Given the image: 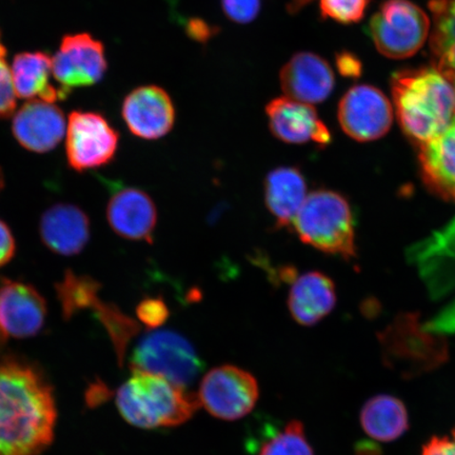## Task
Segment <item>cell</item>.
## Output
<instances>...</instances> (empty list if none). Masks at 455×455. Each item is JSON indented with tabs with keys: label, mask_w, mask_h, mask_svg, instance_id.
<instances>
[{
	"label": "cell",
	"mask_w": 455,
	"mask_h": 455,
	"mask_svg": "<svg viewBox=\"0 0 455 455\" xmlns=\"http://www.w3.org/2000/svg\"><path fill=\"white\" fill-rule=\"evenodd\" d=\"M52 387L31 363L0 358V455H38L54 441Z\"/></svg>",
	"instance_id": "obj_1"
},
{
	"label": "cell",
	"mask_w": 455,
	"mask_h": 455,
	"mask_svg": "<svg viewBox=\"0 0 455 455\" xmlns=\"http://www.w3.org/2000/svg\"><path fill=\"white\" fill-rule=\"evenodd\" d=\"M391 91L398 123L419 146L440 136L455 117L454 88L435 67L395 73Z\"/></svg>",
	"instance_id": "obj_2"
},
{
	"label": "cell",
	"mask_w": 455,
	"mask_h": 455,
	"mask_svg": "<svg viewBox=\"0 0 455 455\" xmlns=\"http://www.w3.org/2000/svg\"><path fill=\"white\" fill-rule=\"evenodd\" d=\"M119 414L139 429L174 428L188 422L199 408L197 395L166 379L132 370L117 390Z\"/></svg>",
	"instance_id": "obj_3"
},
{
	"label": "cell",
	"mask_w": 455,
	"mask_h": 455,
	"mask_svg": "<svg viewBox=\"0 0 455 455\" xmlns=\"http://www.w3.org/2000/svg\"><path fill=\"white\" fill-rule=\"evenodd\" d=\"M299 240L330 255L355 258V220L347 199L327 189L313 191L293 221Z\"/></svg>",
	"instance_id": "obj_4"
},
{
	"label": "cell",
	"mask_w": 455,
	"mask_h": 455,
	"mask_svg": "<svg viewBox=\"0 0 455 455\" xmlns=\"http://www.w3.org/2000/svg\"><path fill=\"white\" fill-rule=\"evenodd\" d=\"M129 365L131 370L158 375L185 389L204 367L190 341L172 330L145 335L131 355Z\"/></svg>",
	"instance_id": "obj_5"
},
{
	"label": "cell",
	"mask_w": 455,
	"mask_h": 455,
	"mask_svg": "<svg viewBox=\"0 0 455 455\" xmlns=\"http://www.w3.org/2000/svg\"><path fill=\"white\" fill-rule=\"evenodd\" d=\"M368 28L379 53L403 60L423 47L429 36L430 20L411 0H386L372 16Z\"/></svg>",
	"instance_id": "obj_6"
},
{
	"label": "cell",
	"mask_w": 455,
	"mask_h": 455,
	"mask_svg": "<svg viewBox=\"0 0 455 455\" xmlns=\"http://www.w3.org/2000/svg\"><path fill=\"white\" fill-rule=\"evenodd\" d=\"M259 397L258 380L246 370L223 365L210 370L199 385L197 398L212 417L235 422L251 412Z\"/></svg>",
	"instance_id": "obj_7"
},
{
	"label": "cell",
	"mask_w": 455,
	"mask_h": 455,
	"mask_svg": "<svg viewBox=\"0 0 455 455\" xmlns=\"http://www.w3.org/2000/svg\"><path fill=\"white\" fill-rule=\"evenodd\" d=\"M119 135L99 113L72 112L68 124V164L77 172L99 169L116 156Z\"/></svg>",
	"instance_id": "obj_8"
},
{
	"label": "cell",
	"mask_w": 455,
	"mask_h": 455,
	"mask_svg": "<svg viewBox=\"0 0 455 455\" xmlns=\"http://www.w3.org/2000/svg\"><path fill=\"white\" fill-rule=\"evenodd\" d=\"M104 45L87 33L67 36L52 59V74L65 100L74 88L99 83L105 76Z\"/></svg>",
	"instance_id": "obj_9"
},
{
	"label": "cell",
	"mask_w": 455,
	"mask_h": 455,
	"mask_svg": "<svg viewBox=\"0 0 455 455\" xmlns=\"http://www.w3.org/2000/svg\"><path fill=\"white\" fill-rule=\"evenodd\" d=\"M338 116L341 129L351 139L371 141L388 132L394 111L382 91L360 84L351 88L340 100Z\"/></svg>",
	"instance_id": "obj_10"
},
{
	"label": "cell",
	"mask_w": 455,
	"mask_h": 455,
	"mask_svg": "<svg viewBox=\"0 0 455 455\" xmlns=\"http://www.w3.org/2000/svg\"><path fill=\"white\" fill-rule=\"evenodd\" d=\"M384 339V361L403 378L411 379L432 371L445 363L448 352L445 343L425 337L415 328H402Z\"/></svg>",
	"instance_id": "obj_11"
},
{
	"label": "cell",
	"mask_w": 455,
	"mask_h": 455,
	"mask_svg": "<svg viewBox=\"0 0 455 455\" xmlns=\"http://www.w3.org/2000/svg\"><path fill=\"white\" fill-rule=\"evenodd\" d=\"M47 303L31 284L4 281L0 284V339L36 337L47 318Z\"/></svg>",
	"instance_id": "obj_12"
},
{
	"label": "cell",
	"mask_w": 455,
	"mask_h": 455,
	"mask_svg": "<svg viewBox=\"0 0 455 455\" xmlns=\"http://www.w3.org/2000/svg\"><path fill=\"white\" fill-rule=\"evenodd\" d=\"M122 114L130 132L147 140L166 136L173 129L176 117L167 91L153 84L133 90L124 100Z\"/></svg>",
	"instance_id": "obj_13"
},
{
	"label": "cell",
	"mask_w": 455,
	"mask_h": 455,
	"mask_svg": "<svg viewBox=\"0 0 455 455\" xmlns=\"http://www.w3.org/2000/svg\"><path fill=\"white\" fill-rule=\"evenodd\" d=\"M107 220L118 236L152 243L157 209L151 196L140 188L116 186L107 204Z\"/></svg>",
	"instance_id": "obj_14"
},
{
	"label": "cell",
	"mask_w": 455,
	"mask_h": 455,
	"mask_svg": "<svg viewBox=\"0 0 455 455\" xmlns=\"http://www.w3.org/2000/svg\"><path fill=\"white\" fill-rule=\"evenodd\" d=\"M266 114L271 133L284 144L315 142L323 148L331 142V133L311 105L289 98H277L267 105Z\"/></svg>",
	"instance_id": "obj_15"
},
{
	"label": "cell",
	"mask_w": 455,
	"mask_h": 455,
	"mask_svg": "<svg viewBox=\"0 0 455 455\" xmlns=\"http://www.w3.org/2000/svg\"><path fill=\"white\" fill-rule=\"evenodd\" d=\"M66 119L59 107L41 100L26 102L15 114L14 138L26 150L47 153L64 139Z\"/></svg>",
	"instance_id": "obj_16"
},
{
	"label": "cell",
	"mask_w": 455,
	"mask_h": 455,
	"mask_svg": "<svg viewBox=\"0 0 455 455\" xmlns=\"http://www.w3.org/2000/svg\"><path fill=\"white\" fill-rule=\"evenodd\" d=\"M280 83L287 98L313 105L331 95L335 79L331 67L321 56L299 52L282 68Z\"/></svg>",
	"instance_id": "obj_17"
},
{
	"label": "cell",
	"mask_w": 455,
	"mask_h": 455,
	"mask_svg": "<svg viewBox=\"0 0 455 455\" xmlns=\"http://www.w3.org/2000/svg\"><path fill=\"white\" fill-rule=\"evenodd\" d=\"M39 235L51 252L74 256L83 252L91 236L90 220L73 204H55L42 215Z\"/></svg>",
	"instance_id": "obj_18"
},
{
	"label": "cell",
	"mask_w": 455,
	"mask_h": 455,
	"mask_svg": "<svg viewBox=\"0 0 455 455\" xmlns=\"http://www.w3.org/2000/svg\"><path fill=\"white\" fill-rule=\"evenodd\" d=\"M335 304L337 292L331 278L318 271L295 277L289 291L288 309L299 325H316L334 309Z\"/></svg>",
	"instance_id": "obj_19"
},
{
	"label": "cell",
	"mask_w": 455,
	"mask_h": 455,
	"mask_svg": "<svg viewBox=\"0 0 455 455\" xmlns=\"http://www.w3.org/2000/svg\"><path fill=\"white\" fill-rule=\"evenodd\" d=\"M419 161L430 191L455 203V117L440 136L419 146Z\"/></svg>",
	"instance_id": "obj_20"
},
{
	"label": "cell",
	"mask_w": 455,
	"mask_h": 455,
	"mask_svg": "<svg viewBox=\"0 0 455 455\" xmlns=\"http://www.w3.org/2000/svg\"><path fill=\"white\" fill-rule=\"evenodd\" d=\"M265 204L277 229L290 228L307 198V183L297 167H278L267 174Z\"/></svg>",
	"instance_id": "obj_21"
},
{
	"label": "cell",
	"mask_w": 455,
	"mask_h": 455,
	"mask_svg": "<svg viewBox=\"0 0 455 455\" xmlns=\"http://www.w3.org/2000/svg\"><path fill=\"white\" fill-rule=\"evenodd\" d=\"M52 59L43 52H24L14 57L12 82L20 99L53 102L62 100L60 89L51 84Z\"/></svg>",
	"instance_id": "obj_22"
},
{
	"label": "cell",
	"mask_w": 455,
	"mask_h": 455,
	"mask_svg": "<svg viewBox=\"0 0 455 455\" xmlns=\"http://www.w3.org/2000/svg\"><path fill=\"white\" fill-rule=\"evenodd\" d=\"M360 422L371 439L384 443L400 439L409 429L405 403L389 395L370 398L362 408Z\"/></svg>",
	"instance_id": "obj_23"
},
{
	"label": "cell",
	"mask_w": 455,
	"mask_h": 455,
	"mask_svg": "<svg viewBox=\"0 0 455 455\" xmlns=\"http://www.w3.org/2000/svg\"><path fill=\"white\" fill-rule=\"evenodd\" d=\"M434 16L430 48L435 67L449 81L455 79V0H431Z\"/></svg>",
	"instance_id": "obj_24"
},
{
	"label": "cell",
	"mask_w": 455,
	"mask_h": 455,
	"mask_svg": "<svg viewBox=\"0 0 455 455\" xmlns=\"http://www.w3.org/2000/svg\"><path fill=\"white\" fill-rule=\"evenodd\" d=\"M100 284L92 278L74 275L72 272H67L65 280L57 287V293L64 310L66 317H70L74 313L90 308L98 301Z\"/></svg>",
	"instance_id": "obj_25"
},
{
	"label": "cell",
	"mask_w": 455,
	"mask_h": 455,
	"mask_svg": "<svg viewBox=\"0 0 455 455\" xmlns=\"http://www.w3.org/2000/svg\"><path fill=\"white\" fill-rule=\"evenodd\" d=\"M258 455H315V451L307 439L303 423L293 419L265 442Z\"/></svg>",
	"instance_id": "obj_26"
},
{
	"label": "cell",
	"mask_w": 455,
	"mask_h": 455,
	"mask_svg": "<svg viewBox=\"0 0 455 455\" xmlns=\"http://www.w3.org/2000/svg\"><path fill=\"white\" fill-rule=\"evenodd\" d=\"M370 0H321L323 19L349 25L360 21L366 12Z\"/></svg>",
	"instance_id": "obj_27"
},
{
	"label": "cell",
	"mask_w": 455,
	"mask_h": 455,
	"mask_svg": "<svg viewBox=\"0 0 455 455\" xmlns=\"http://www.w3.org/2000/svg\"><path fill=\"white\" fill-rule=\"evenodd\" d=\"M136 315L148 329H158L170 316L169 307L162 298H147L136 307Z\"/></svg>",
	"instance_id": "obj_28"
},
{
	"label": "cell",
	"mask_w": 455,
	"mask_h": 455,
	"mask_svg": "<svg viewBox=\"0 0 455 455\" xmlns=\"http://www.w3.org/2000/svg\"><path fill=\"white\" fill-rule=\"evenodd\" d=\"M12 74L5 60V49L0 39V117L11 116L16 108Z\"/></svg>",
	"instance_id": "obj_29"
},
{
	"label": "cell",
	"mask_w": 455,
	"mask_h": 455,
	"mask_svg": "<svg viewBox=\"0 0 455 455\" xmlns=\"http://www.w3.org/2000/svg\"><path fill=\"white\" fill-rule=\"evenodd\" d=\"M220 4L227 19L240 25L252 22L261 9V0H221Z\"/></svg>",
	"instance_id": "obj_30"
},
{
	"label": "cell",
	"mask_w": 455,
	"mask_h": 455,
	"mask_svg": "<svg viewBox=\"0 0 455 455\" xmlns=\"http://www.w3.org/2000/svg\"><path fill=\"white\" fill-rule=\"evenodd\" d=\"M422 455H455V427L451 435L431 437L423 446Z\"/></svg>",
	"instance_id": "obj_31"
},
{
	"label": "cell",
	"mask_w": 455,
	"mask_h": 455,
	"mask_svg": "<svg viewBox=\"0 0 455 455\" xmlns=\"http://www.w3.org/2000/svg\"><path fill=\"white\" fill-rule=\"evenodd\" d=\"M186 33L193 41L207 43L219 33V28L212 26L201 19H191L187 21Z\"/></svg>",
	"instance_id": "obj_32"
},
{
	"label": "cell",
	"mask_w": 455,
	"mask_h": 455,
	"mask_svg": "<svg viewBox=\"0 0 455 455\" xmlns=\"http://www.w3.org/2000/svg\"><path fill=\"white\" fill-rule=\"evenodd\" d=\"M16 243L9 226L0 220V268L8 265L14 258Z\"/></svg>",
	"instance_id": "obj_33"
},
{
	"label": "cell",
	"mask_w": 455,
	"mask_h": 455,
	"mask_svg": "<svg viewBox=\"0 0 455 455\" xmlns=\"http://www.w3.org/2000/svg\"><path fill=\"white\" fill-rule=\"evenodd\" d=\"M337 66L341 76L345 77H358L362 73L361 61L354 54L341 52L337 55Z\"/></svg>",
	"instance_id": "obj_34"
},
{
	"label": "cell",
	"mask_w": 455,
	"mask_h": 455,
	"mask_svg": "<svg viewBox=\"0 0 455 455\" xmlns=\"http://www.w3.org/2000/svg\"><path fill=\"white\" fill-rule=\"evenodd\" d=\"M356 455H382V451L371 442L362 441L355 447Z\"/></svg>",
	"instance_id": "obj_35"
},
{
	"label": "cell",
	"mask_w": 455,
	"mask_h": 455,
	"mask_svg": "<svg viewBox=\"0 0 455 455\" xmlns=\"http://www.w3.org/2000/svg\"><path fill=\"white\" fill-rule=\"evenodd\" d=\"M313 0H290L287 4V11L289 14L295 15L303 10L306 5H308Z\"/></svg>",
	"instance_id": "obj_36"
},
{
	"label": "cell",
	"mask_w": 455,
	"mask_h": 455,
	"mask_svg": "<svg viewBox=\"0 0 455 455\" xmlns=\"http://www.w3.org/2000/svg\"><path fill=\"white\" fill-rule=\"evenodd\" d=\"M453 82H454V92H455V79H454V81H453Z\"/></svg>",
	"instance_id": "obj_37"
}]
</instances>
